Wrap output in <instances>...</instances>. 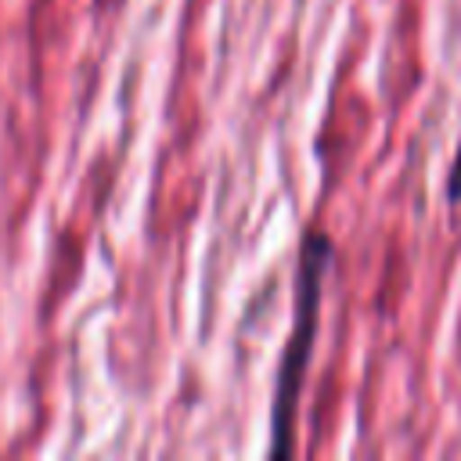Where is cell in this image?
<instances>
[{"instance_id": "2", "label": "cell", "mask_w": 461, "mask_h": 461, "mask_svg": "<svg viewBox=\"0 0 461 461\" xmlns=\"http://www.w3.org/2000/svg\"><path fill=\"white\" fill-rule=\"evenodd\" d=\"M447 202L461 205V140H457V151H454V162H450V173H447Z\"/></svg>"}, {"instance_id": "1", "label": "cell", "mask_w": 461, "mask_h": 461, "mask_svg": "<svg viewBox=\"0 0 461 461\" xmlns=\"http://www.w3.org/2000/svg\"><path fill=\"white\" fill-rule=\"evenodd\" d=\"M335 245L324 230H306L295 259V277H292V328L277 360L274 375V396H270V454L285 457L292 454V432H295V411L299 396L306 385L313 342H317V324H321V299H324V277L331 270Z\"/></svg>"}]
</instances>
